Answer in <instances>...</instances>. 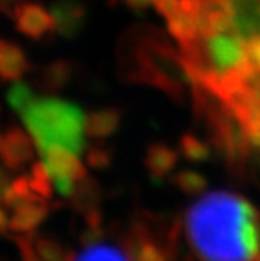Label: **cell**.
<instances>
[{
    "label": "cell",
    "mask_w": 260,
    "mask_h": 261,
    "mask_svg": "<svg viewBox=\"0 0 260 261\" xmlns=\"http://www.w3.org/2000/svg\"><path fill=\"white\" fill-rule=\"evenodd\" d=\"M184 229L201 261H252L260 251V213L235 192L201 196L187 207Z\"/></svg>",
    "instance_id": "obj_1"
},
{
    "label": "cell",
    "mask_w": 260,
    "mask_h": 261,
    "mask_svg": "<svg viewBox=\"0 0 260 261\" xmlns=\"http://www.w3.org/2000/svg\"><path fill=\"white\" fill-rule=\"evenodd\" d=\"M36 143L37 153L49 147H66L76 153L86 148V115L75 103L56 96H36L17 113Z\"/></svg>",
    "instance_id": "obj_2"
},
{
    "label": "cell",
    "mask_w": 260,
    "mask_h": 261,
    "mask_svg": "<svg viewBox=\"0 0 260 261\" xmlns=\"http://www.w3.org/2000/svg\"><path fill=\"white\" fill-rule=\"evenodd\" d=\"M39 155L44 165L48 167L56 192L61 197L69 199L75 187L88 177L86 165L80 159V153L66 147L54 145L46 148Z\"/></svg>",
    "instance_id": "obj_3"
},
{
    "label": "cell",
    "mask_w": 260,
    "mask_h": 261,
    "mask_svg": "<svg viewBox=\"0 0 260 261\" xmlns=\"http://www.w3.org/2000/svg\"><path fill=\"white\" fill-rule=\"evenodd\" d=\"M36 152V143L27 130L20 126H12L4 133L0 159H2L4 167H7L10 172L26 169L34 160Z\"/></svg>",
    "instance_id": "obj_4"
},
{
    "label": "cell",
    "mask_w": 260,
    "mask_h": 261,
    "mask_svg": "<svg viewBox=\"0 0 260 261\" xmlns=\"http://www.w3.org/2000/svg\"><path fill=\"white\" fill-rule=\"evenodd\" d=\"M12 19L19 34L32 39V41H42V39L54 34V19L51 10L39 2L27 0L15 10Z\"/></svg>",
    "instance_id": "obj_5"
},
{
    "label": "cell",
    "mask_w": 260,
    "mask_h": 261,
    "mask_svg": "<svg viewBox=\"0 0 260 261\" xmlns=\"http://www.w3.org/2000/svg\"><path fill=\"white\" fill-rule=\"evenodd\" d=\"M49 10L54 19V34L75 39L83 32L88 12L81 0H54Z\"/></svg>",
    "instance_id": "obj_6"
},
{
    "label": "cell",
    "mask_w": 260,
    "mask_h": 261,
    "mask_svg": "<svg viewBox=\"0 0 260 261\" xmlns=\"http://www.w3.org/2000/svg\"><path fill=\"white\" fill-rule=\"evenodd\" d=\"M178 160L179 152L166 143H151L144 155V165L154 180H162L171 172H174Z\"/></svg>",
    "instance_id": "obj_7"
},
{
    "label": "cell",
    "mask_w": 260,
    "mask_h": 261,
    "mask_svg": "<svg viewBox=\"0 0 260 261\" xmlns=\"http://www.w3.org/2000/svg\"><path fill=\"white\" fill-rule=\"evenodd\" d=\"M29 71V59L22 47L0 39V77L4 81L17 83Z\"/></svg>",
    "instance_id": "obj_8"
},
{
    "label": "cell",
    "mask_w": 260,
    "mask_h": 261,
    "mask_svg": "<svg viewBox=\"0 0 260 261\" xmlns=\"http://www.w3.org/2000/svg\"><path fill=\"white\" fill-rule=\"evenodd\" d=\"M122 112L115 107L95 110L86 115V137L95 140H107L119 132Z\"/></svg>",
    "instance_id": "obj_9"
},
{
    "label": "cell",
    "mask_w": 260,
    "mask_h": 261,
    "mask_svg": "<svg viewBox=\"0 0 260 261\" xmlns=\"http://www.w3.org/2000/svg\"><path fill=\"white\" fill-rule=\"evenodd\" d=\"M125 246L132 261H168L166 249L152 240L144 227H135L132 231Z\"/></svg>",
    "instance_id": "obj_10"
},
{
    "label": "cell",
    "mask_w": 260,
    "mask_h": 261,
    "mask_svg": "<svg viewBox=\"0 0 260 261\" xmlns=\"http://www.w3.org/2000/svg\"><path fill=\"white\" fill-rule=\"evenodd\" d=\"M49 214L48 202L27 204L12 211L10 214V232L17 234H32L46 221Z\"/></svg>",
    "instance_id": "obj_11"
},
{
    "label": "cell",
    "mask_w": 260,
    "mask_h": 261,
    "mask_svg": "<svg viewBox=\"0 0 260 261\" xmlns=\"http://www.w3.org/2000/svg\"><path fill=\"white\" fill-rule=\"evenodd\" d=\"M102 197H103L102 186L98 184L93 177L88 175L86 179H83L80 184L75 187L73 194L69 196V201H71V205L86 218V216L100 211Z\"/></svg>",
    "instance_id": "obj_12"
},
{
    "label": "cell",
    "mask_w": 260,
    "mask_h": 261,
    "mask_svg": "<svg viewBox=\"0 0 260 261\" xmlns=\"http://www.w3.org/2000/svg\"><path fill=\"white\" fill-rule=\"evenodd\" d=\"M27 243L34 258L37 261H71L73 254L66 251V248L61 244L56 238L51 234H41V232H32L26 234Z\"/></svg>",
    "instance_id": "obj_13"
},
{
    "label": "cell",
    "mask_w": 260,
    "mask_h": 261,
    "mask_svg": "<svg viewBox=\"0 0 260 261\" xmlns=\"http://www.w3.org/2000/svg\"><path fill=\"white\" fill-rule=\"evenodd\" d=\"M71 77H73V66L69 61L56 59L42 66L39 73V83L48 93H56L69 85Z\"/></svg>",
    "instance_id": "obj_14"
},
{
    "label": "cell",
    "mask_w": 260,
    "mask_h": 261,
    "mask_svg": "<svg viewBox=\"0 0 260 261\" xmlns=\"http://www.w3.org/2000/svg\"><path fill=\"white\" fill-rule=\"evenodd\" d=\"M71 261H132V258L129 253L122 251L115 244H107L98 240L86 243V246L76 256L73 254Z\"/></svg>",
    "instance_id": "obj_15"
},
{
    "label": "cell",
    "mask_w": 260,
    "mask_h": 261,
    "mask_svg": "<svg viewBox=\"0 0 260 261\" xmlns=\"http://www.w3.org/2000/svg\"><path fill=\"white\" fill-rule=\"evenodd\" d=\"M166 25H168V32L178 41L179 46H186V44L196 41V39L200 37L198 36L196 19L181 9L173 17H169L166 20Z\"/></svg>",
    "instance_id": "obj_16"
},
{
    "label": "cell",
    "mask_w": 260,
    "mask_h": 261,
    "mask_svg": "<svg viewBox=\"0 0 260 261\" xmlns=\"http://www.w3.org/2000/svg\"><path fill=\"white\" fill-rule=\"evenodd\" d=\"M178 152L182 159H186L187 162L200 164L206 162L211 157V148L200 137L193 135V133H184L179 138L178 143Z\"/></svg>",
    "instance_id": "obj_17"
},
{
    "label": "cell",
    "mask_w": 260,
    "mask_h": 261,
    "mask_svg": "<svg viewBox=\"0 0 260 261\" xmlns=\"http://www.w3.org/2000/svg\"><path fill=\"white\" fill-rule=\"evenodd\" d=\"M173 184L179 189L186 196H200L206 191L208 180L203 174L198 170L191 169H182L179 172H174L173 175Z\"/></svg>",
    "instance_id": "obj_18"
},
{
    "label": "cell",
    "mask_w": 260,
    "mask_h": 261,
    "mask_svg": "<svg viewBox=\"0 0 260 261\" xmlns=\"http://www.w3.org/2000/svg\"><path fill=\"white\" fill-rule=\"evenodd\" d=\"M27 177H29V184L32 187V191L46 202L51 201L54 196V184H53L51 175H49V172H48V167L44 165L42 160L31 165V170H29V174H27Z\"/></svg>",
    "instance_id": "obj_19"
},
{
    "label": "cell",
    "mask_w": 260,
    "mask_h": 261,
    "mask_svg": "<svg viewBox=\"0 0 260 261\" xmlns=\"http://www.w3.org/2000/svg\"><path fill=\"white\" fill-rule=\"evenodd\" d=\"M85 162L93 170H107L113 162V150L100 140L85 148Z\"/></svg>",
    "instance_id": "obj_20"
},
{
    "label": "cell",
    "mask_w": 260,
    "mask_h": 261,
    "mask_svg": "<svg viewBox=\"0 0 260 261\" xmlns=\"http://www.w3.org/2000/svg\"><path fill=\"white\" fill-rule=\"evenodd\" d=\"M34 96H36V93L32 91L26 83L17 81V83H14V85L10 86V90L7 91V103L15 113H19L20 108L24 107L27 101H31Z\"/></svg>",
    "instance_id": "obj_21"
},
{
    "label": "cell",
    "mask_w": 260,
    "mask_h": 261,
    "mask_svg": "<svg viewBox=\"0 0 260 261\" xmlns=\"http://www.w3.org/2000/svg\"><path fill=\"white\" fill-rule=\"evenodd\" d=\"M152 7L156 9V12L166 20H168L169 17H173V15L181 9L179 0H156Z\"/></svg>",
    "instance_id": "obj_22"
},
{
    "label": "cell",
    "mask_w": 260,
    "mask_h": 261,
    "mask_svg": "<svg viewBox=\"0 0 260 261\" xmlns=\"http://www.w3.org/2000/svg\"><path fill=\"white\" fill-rule=\"evenodd\" d=\"M26 2L27 0H0V14L7 15V17H14L15 10Z\"/></svg>",
    "instance_id": "obj_23"
},
{
    "label": "cell",
    "mask_w": 260,
    "mask_h": 261,
    "mask_svg": "<svg viewBox=\"0 0 260 261\" xmlns=\"http://www.w3.org/2000/svg\"><path fill=\"white\" fill-rule=\"evenodd\" d=\"M9 169L4 167V165H0V204L4 202L5 199V194H7L10 184H12V179H10L9 175Z\"/></svg>",
    "instance_id": "obj_24"
},
{
    "label": "cell",
    "mask_w": 260,
    "mask_h": 261,
    "mask_svg": "<svg viewBox=\"0 0 260 261\" xmlns=\"http://www.w3.org/2000/svg\"><path fill=\"white\" fill-rule=\"evenodd\" d=\"M156 0H122V4L125 7H129L130 10H135V12H142V10L149 9L151 5H154Z\"/></svg>",
    "instance_id": "obj_25"
},
{
    "label": "cell",
    "mask_w": 260,
    "mask_h": 261,
    "mask_svg": "<svg viewBox=\"0 0 260 261\" xmlns=\"http://www.w3.org/2000/svg\"><path fill=\"white\" fill-rule=\"evenodd\" d=\"M10 232V216L7 214V207L0 204V236H5Z\"/></svg>",
    "instance_id": "obj_26"
},
{
    "label": "cell",
    "mask_w": 260,
    "mask_h": 261,
    "mask_svg": "<svg viewBox=\"0 0 260 261\" xmlns=\"http://www.w3.org/2000/svg\"><path fill=\"white\" fill-rule=\"evenodd\" d=\"M252 261H260V251H258V253L255 254V258H253Z\"/></svg>",
    "instance_id": "obj_27"
},
{
    "label": "cell",
    "mask_w": 260,
    "mask_h": 261,
    "mask_svg": "<svg viewBox=\"0 0 260 261\" xmlns=\"http://www.w3.org/2000/svg\"><path fill=\"white\" fill-rule=\"evenodd\" d=\"M2 137L4 135H0V152H2Z\"/></svg>",
    "instance_id": "obj_28"
}]
</instances>
